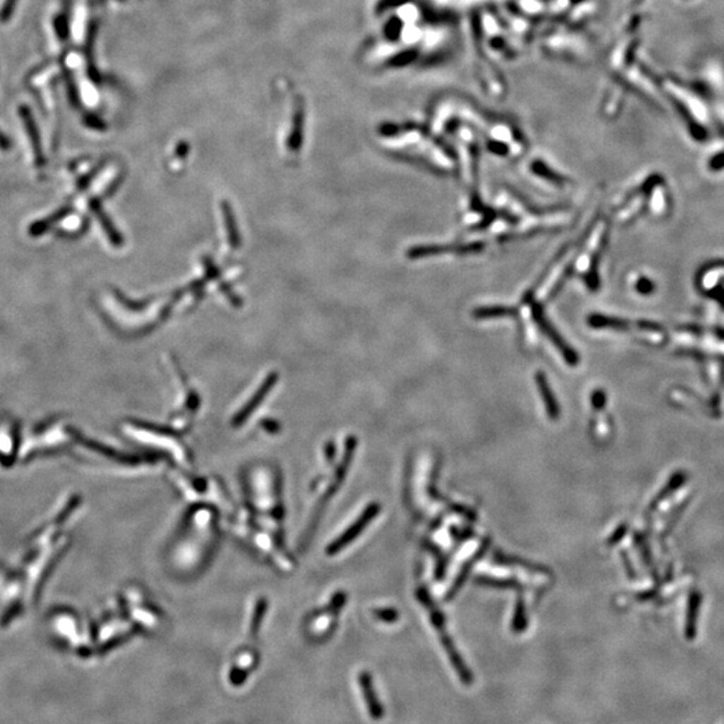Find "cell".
Here are the masks:
<instances>
[{
	"label": "cell",
	"mask_w": 724,
	"mask_h": 724,
	"mask_svg": "<svg viewBox=\"0 0 724 724\" xmlns=\"http://www.w3.org/2000/svg\"><path fill=\"white\" fill-rule=\"evenodd\" d=\"M0 147H8V141H7V140H6V137H3L1 134H0Z\"/></svg>",
	"instance_id": "15"
},
{
	"label": "cell",
	"mask_w": 724,
	"mask_h": 724,
	"mask_svg": "<svg viewBox=\"0 0 724 724\" xmlns=\"http://www.w3.org/2000/svg\"><path fill=\"white\" fill-rule=\"evenodd\" d=\"M509 314H514V311L511 308H481L475 313L476 317L479 318H488V317H497V315H509Z\"/></svg>",
	"instance_id": "11"
},
{
	"label": "cell",
	"mask_w": 724,
	"mask_h": 724,
	"mask_svg": "<svg viewBox=\"0 0 724 724\" xmlns=\"http://www.w3.org/2000/svg\"><path fill=\"white\" fill-rule=\"evenodd\" d=\"M15 4H16V0H6L4 1L3 7H1V11H0V19L3 22H6L11 16Z\"/></svg>",
	"instance_id": "12"
},
{
	"label": "cell",
	"mask_w": 724,
	"mask_h": 724,
	"mask_svg": "<svg viewBox=\"0 0 724 724\" xmlns=\"http://www.w3.org/2000/svg\"><path fill=\"white\" fill-rule=\"evenodd\" d=\"M360 685H361L362 695L363 699L366 701V706H368V711H369V715L375 719V720H380L382 718V706L380 703V700L377 699V694H375V687L373 683L370 680V676L369 673H361L360 676Z\"/></svg>",
	"instance_id": "2"
},
{
	"label": "cell",
	"mask_w": 724,
	"mask_h": 724,
	"mask_svg": "<svg viewBox=\"0 0 724 724\" xmlns=\"http://www.w3.org/2000/svg\"><path fill=\"white\" fill-rule=\"evenodd\" d=\"M536 382H538V388L541 392V396H542V400L545 402V406H546V412L550 416L551 420H558L560 417V405L557 404V400L551 392V389L549 387V382L546 380V377L543 375V373H538L536 377Z\"/></svg>",
	"instance_id": "4"
},
{
	"label": "cell",
	"mask_w": 724,
	"mask_h": 724,
	"mask_svg": "<svg viewBox=\"0 0 724 724\" xmlns=\"http://www.w3.org/2000/svg\"><path fill=\"white\" fill-rule=\"evenodd\" d=\"M378 509H378V506H377V505H372L369 509H366V511L362 514V517L358 519V522L356 523V524H353V527H351L350 530H348V533H346L345 536H342V538H341V539H338V541L335 542L334 545H332L330 551H332V553H335L337 550L341 549L344 545H346L348 542H350L353 538H356V536H358V534L361 533L362 529H363V527H366V524L375 518V515H377V512H378Z\"/></svg>",
	"instance_id": "3"
},
{
	"label": "cell",
	"mask_w": 724,
	"mask_h": 724,
	"mask_svg": "<svg viewBox=\"0 0 724 724\" xmlns=\"http://www.w3.org/2000/svg\"><path fill=\"white\" fill-rule=\"evenodd\" d=\"M71 208L70 207H64L61 208L58 212L52 215L50 217H46V219H42L40 222L34 223L31 227H30V235L32 236H40L42 234L47 232L50 228L53 227L55 223H58L59 220H62L64 217H66L67 214H70Z\"/></svg>",
	"instance_id": "8"
},
{
	"label": "cell",
	"mask_w": 724,
	"mask_h": 724,
	"mask_svg": "<svg viewBox=\"0 0 724 724\" xmlns=\"http://www.w3.org/2000/svg\"><path fill=\"white\" fill-rule=\"evenodd\" d=\"M223 214H224V219H226V224H227L228 229V239L232 247L238 246L239 243V235H238V228L235 226V219L232 216V212L229 210V205L228 203H223Z\"/></svg>",
	"instance_id": "9"
},
{
	"label": "cell",
	"mask_w": 724,
	"mask_h": 724,
	"mask_svg": "<svg viewBox=\"0 0 724 724\" xmlns=\"http://www.w3.org/2000/svg\"><path fill=\"white\" fill-rule=\"evenodd\" d=\"M591 402H593V406L596 409H603V405H605V394H603V392H601V390L594 392Z\"/></svg>",
	"instance_id": "13"
},
{
	"label": "cell",
	"mask_w": 724,
	"mask_h": 724,
	"mask_svg": "<svg viewBox=\"0 0 724 724\" xmlns=\"http://www.w3.org/2000/svg\"><path fill=\"white\" fill-rule=\"evenodd\" d=\"M420 596L423 598V603H426V606L429 609L432 624H433L435 629L438 630V633H439V637L442 640V648H444L447 656L450 658L451 665L455 670L459 680L461 683L466 684V685H471V684L473 683V680H475L473 679V673L471 672L469 665L464 661V658L461 657V655L459 653V651L456 649L452 637L448 634V632L445 629V620H444V617L438 610V608L433 605L430 597H428L424 591H421Z\"/></svg>",
	"instance_id": "1"
},
{
	"label": "cell",
	"mask_w": 724,
	"mask_h": 724,
	"mask_svg": "<svg viewBox=\"0 0 724 724\" xmlns=\"http://www.w3.org/2000/svg\"><path fill=\"white\" fill-rule=\"evenodd\" d=\"M527 628V617H526V608L523 603L522 598L518 600V605L515 608V613L512 618V630L517 633H521Z\"/></svg>",
	"instance_id": "10"
},
{
	"label": "cell",
	"mask_w": 724,
	"mask_h": 724,
	"mask_svg": "<svg viewBox=\"0 0 724 724\" xmlns=\"http://www.w3.org/2000/svg\"><path fill=\"white\" fill-rule=\"evenodd\" d=\"M20 114L23 117L25 121V125L27 128V133L30 135V140H31V144L34 147V156H35V162L38 167H43L44 165V156H43V152H42V147H40V134L37 131V126H35V122L31 117V113L26 107L20 109Z\"/></svg>",
	"instance_id": "5"
},
{
	"label": "cell",
	"mask_w": 724,
	"mask_h": 724,
	"mask_svg": "<svg viewBox=\"0 0 724 724\" xmlns=\"http://www.w3.org/2000/svg\"><path fill=\"white\" fill-rule=\"evenodd\" d=\"M90 208H92V211L95 214V216L98 217L99 224L102 226L104 231L107 232V238H109V241H111V244L121 246L122 244V238H121L120 232L116 229V227L113 226V223L110 222V219L102 211L99 203L97 200L90 201Z\"/></svg>",
	"instance_id": "6"
},
{
	"label": "cell",
	"mask_w": 724,
	"mask_h": 724,
	"mask_svg": "<svg viewBox=\"0 0 724 724\" xmlns=\"http://www.w3.org/2000/svg\"><path fill=\"white\" fill-rule=\"evenodd\" d=\"M85 122H86V123H88L89 126H92L93 129H102V128H104V123H102L101 121L97 120V119H94V117H89V119H86V121H85Z\"/></svg>",
	"instance_id": "14"
},
{
	"label": "cell",
	"mask_w": 724,
	"mask_h": 724,
	"mask_svg": "<svg viewBox=\"0 0 724 724\" xmlns=\"http://www.w3.org/2000/svg\"><path fill=\"white\" fill-rule=\"evenodd\" d=\"M275 381H277V375H268L267 378H266V381L263 382V385H262L260 389L255 393L254 399H253L251 402H248V404L241 409L239 415L236 416V418H235V423H236V424H241V421H243L247 416L250 415V414L254 411L256 404H259V402L263 400V396L267 393L270 389L272 388V385L275 384Z\"/></svg>",
	"instance_id": "7"
}]
</instances>
